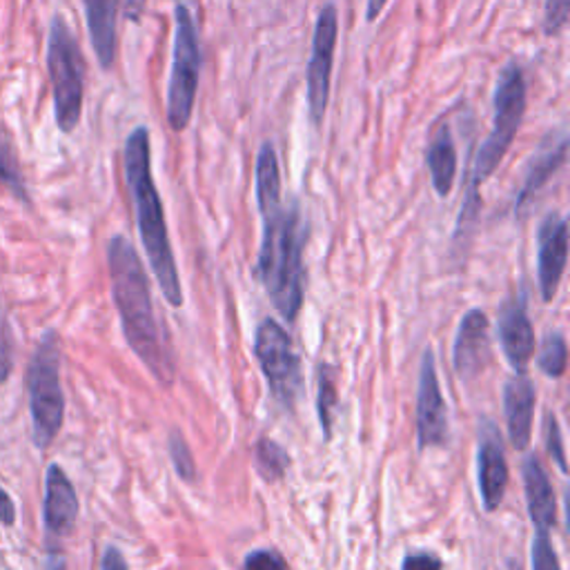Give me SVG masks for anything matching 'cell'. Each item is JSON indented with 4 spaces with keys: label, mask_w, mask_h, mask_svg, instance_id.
I'll use <instances>...</instances> for the list:
<instances>
[{
    "label": "cell",
    "mask_w": 570,
    "mask_h": 570,
    "mask_svg": "<svg viewBox=\"0 0 570 570\" xmlns=\"http://www.w3.org/2000/svg\"><path fill=\"white\" fill-rule=\"evenodd\" d=\"M257 203L263 221L257 276L276 312L293 323L304 308L308 227L297 199L283 203L278 154L270 141L257 156Z\"/></svg>",
    "instance_id": "cell-1"
},
{
    "label": "cell",
    "mask_w": 570,
    "mask_h": 570,
    "mask_svg": "<svg viewBox=\"0 0 570 570\" xmlns=\"http://www.w3.org/2000/svg\"><path fill=\"white\" fill-rule=\"evenodd\" d=\"M111 295L117 304L123 334L134 355L147 366L154 379L169 388L175 383V357L156 321L150 278L130 239L117 235L107 244Z\"/></svg>",
    "instance_id": "cell-2"
},
{
    "label": "cell",
    "mask_w": 570,
    "mask_h": 570,
    "mask_svg": "<svg viewBox=\"0 0 570 570\" xmlns=\"http://www.w3.org/2000/svg\"><path fill=\"white\" fill-rule=\"evenodd\" d=\"M123 169H126V183L132 194L139 235L150 268L156 276V283L165 301L173 308H181L183 306L181 276L175 261L173 244H169L163 201L152 175V143H150V130L145 126H139L128 136L123 147Z\"/></svg>",
    "instance_id": "cell-3"
},
{
    "label": "cell",
    "mask_w": 570,
    "mask_h": 570,
    "mask_svg": "<svg viewBox=\"0 0 570 570\" xmlns=\"http://www.w3.org/2000/svg\"><path fill=\"white\" fill-rule=\"evenodd\" d=\"M524 114H526V76H524V70L520 68V63L510 61L499 72V79H497V87H495V96H492V128L475 156L468 197L464 201L462 216H460V230L477 216L479 188L495 175V169L501 165L503 156L508 154L512 141H515V136L522 128Z\"/></svg>",
    "instance_id": "cell-4"
},
{
    "label": "cell",
    "mask_w": 570,
    "mask_h": 570,
    "mask_svg": "<svg viewBox=\"0 0 570 570\" xmlns=\"http://www.w3.org/2000/svg\"><path fill=\"white\" fill-rule=\"evenodd\" d=\"M29 415L34 443L45 450L59 437L66 419V394L61 388V344L59 334L47 332L27 366Z\"/></svg>",
    "instance_id": "cell-5"
},
{
    "label": "cell",
    "mask_w": 570,
    "mask_h": 570,
    "mask_svg": "<svg viewBox=\"0 0 570 570\" xmlns=\"http://www.w3.org/2000/svg\"><path fill=\"white\" fill-rule=\"evenodd\" d=\"M47 70L54 92L56 126L63 134H72L83 114L85 63L79 40L63 16H54L49 25Z\"/></svg>",
    "instance_id": "cell-6"
},
{
    "label": "cell",
    "mask_w": 570,
    "mask_h": 570,
    "mask_svg": "<svg viewBox=\"0 0 570 570\" xmlns=\"http://www.w3.org/2000/svg\"><path fill=\"white\" fill-rule=\"evenodd\" d=\"M201 79V45L192 10L177 0L175 5V51L173 74L167 85V123L175 132H183L194 114V100Z\"/></svg>",
    "instance_id": "cell-7"
},
{
    "label": "cell",
    "mask_w": 570,
    "mask_h": 570,
    "mask_svg": "<svg viewBox=\"0 0 570 570\" xmlns=\"http://www.w3.org/2000/svg\"><path fill=\"white\" fill-rule=\"evenodd\" d=\"M254 357L268 379L274 402L285 411H295L304 392L301 357L295 351L290 334L272 317H265L257 325Z\"/></svg>",
    "instance_id": "cell-8"
},
{
    "label": "cell",
    "mask_w": 570,
    "mask_h": 570,
    "mask_svg": "<svg viewBox=\"0 0 570 570\" xmlns=\"http://www.w3.org/2000/svg\"><path fill=\"white\" fill-rule=\"evenodd\" d=\"M339 38V12L334 3H325L319 10L314 38H312V56L308 63V114L312 126L319 130L325 119V109L330 100V81L334 68V49Z\"/></svg>",
    "instance_id": "cell-9"
},
{
    "label": "cell",
    "mask_w": 570,
    "mask_h": 570,
    "mask_svg": "<svg viewBox=\"0 0 570 570\" xmlns=\"http://www.w3.org/2000/svg\"><path fill=\"white\" fill-rule=\"evenodd\" d=\"M448 441V406L443 402L435 353L428 348L421 357L417 392V443L419 450L439 448Z\"/></svg>",
    "instance_id": "cell-10"
},
{
    "label": "cell",
    "mask_w": 570,
    "mask_h": 570,
    "mask_svg": "<svg viewBox=\"0 0 570 570\" xmlns=\"http://www.w3.org/2000/svg\"><path fill=\"white\" fill-rule=\"evenodd\" d=\"M477 482L479 497L488 512H495L503 501L508 488V462L503 439L495 421L484 417L479 421V441H477Z\"/></svg>",
    "instance_id": "cell-11"
},
{
    "label": "cell",
    "mask_w": 570,
    "mask_h": 570,
    "mask_svg": "<svg viewBox=\"0 0 570 570\" xmlns=\"http://www.w3.org/2000/svg\"><path fill=\"white\" fill-rule=\"evenodd\" d=\"M568 263V221L559 212L546 214L537 230V281L544 301H553Z\"/></svg>",
    "instance_id": "cell-12"
},
{
    "label": "cell",
    "mask_w": 570,
    "mask_h": 570,
    "mask_svg": "<svg viewBox=\"0 0 570 570\" xmlns=\"http://www.w3.org/2000/svg\"><path fill=\"white\" fill-rule=\"evenodd\" d=\"M497 334L510 368L518 375H526L535 355V330L522 299H510L501 306Z\"/></svg>",
    "instance_id": "cell-13"
},
{
    "label": "cell",
    "mask_w": 570,
    "mask_h": 570,
    "mask_svg": "<svg viewBox=\"0 0 570 570\" xmlns=\"http://www.w3.org/2000/svg\"><path fill=\"white\" fill-rule=\"evenodd\" d=\"M490 361V321L484 310H471L454 336L452 364L464 381H473L482 375Z\"/></svg>",
    "instance_id": "cell-14"
},
{
    "label": "cell",
    "mask_w": 570,
    "mask_h": 570,
    "mask_svg": "<svg viewBox=\"0 0 570 570\" xmlns=\"http://www.w3.org/2000/svg\"><path fill=\"white\" fill-rule=\"evenodd\" d=\"M79 495L59 464H51L45 475L43 522L49 537H68L79 520Z\"/></svg>",
    "instance_id": "cell-15"
},
{
    "label": "cell",
    "mask_w": 570,
    "mask_h": 570,
    "mask_svg": "<svg viewBox=\"0 0 570 570\" xmlns=\"http://www.w3.org/2000/svg\"><path fill=\"white\" fill-rule=\"evenodd\" d=\"M535 404H537V392L526 375H515L506 381L503 413H506L508 437L515 450H526L531 443Z\"/></svg>",
    "instance_id": "cell-16"
},
{
    "label": "cell",
    "mask_w": 570,
    "mask_h": 570,
    "mask_svg": "<svg viewBox=\"0 0 570 570\" xmlns=\"http://www.w3.org/2000/svg\"><path fill=\"white\" fill-rule=\"evenodd\" d=\"M87 29L98 66L107 72L117 61L119 0H83Z\"/></svg>",
    "instance_id": "cell-17"
},
{
    "label": "cell",
    "mask_w": 570,
    "mask_h": 570,
    "mask_svg": "<svg viewBox=\"0 0 570 570\" xmlns=\"http://www.w3.org/2000/svg\"><path fill=\"white\" fill-rule=\"evenodd\" d=\"M566 152H568L566 130L553 132L550 139L542 143V147L537 150V154L529 163L524 186H522L518 203H515L518 212L524 210L529 205V201L553 179V175L566 163Z\"/></svg>",
    "instance_id": "cell-18"
},
{
    "label": "cell",
    "mask_w": 570,
    "mask_h": 570,
    "mask_svg": "<svg viewBox=\"0 0 570 570\" xmlns=\"http://www.w3.org/2000/svg\"><path fill=\"white\" fill-rule=\"evenodd\" d=\"M524 475V490H526V503L531 520L537 531H548L557 522V499L550 486V479L539 462L537 454H529L522 464Z\"/></svg>",
    "instance_id": "cell-19"
},
{
    "label": "cell",
    "mask_w": 570,
    "mask_h": 570,
    "mask_svg": "<svg viewBox=\"0 0 570 570\" xmlns=\"http://www.w3.org/2000/svg\"><path fill=\"white\" fill-rule=\"evenodd\" d=\"M426 165L435 192L446 199L452 192L454 177H458V147H454V139L448 123L437 128L426 150Z\"/></svg>",
    "instance_id": "cell-20"
},
{
    "label": "cell",
    "mask_w": 570,
    "mask_h": 570,
    "mask_svg": "<svg viewBox=\"0 0 570 570\" xmlns=\"http://www.w3.org/2000/svg\"><path fill=\"white\" fill-rule=\"evenodd\" d=\"M252 462L263 482L274 484L285 477L290 468V454L270 437H261L252 448Z\"/></svg>",
    "instance_id": "cell-21"
},
{
    "label": "cell",
    "mask_w": 570,
    "mask_h": 570,
    "mask_svg": "<svg viewBox=\"0 0 570 570\" xmlns=\"http://www.w3.org/2000/svg\"><path fill=\"white\" fill-rule=\"evenodd\" d=\"M317 383H319V396H317V413L319 424L323 430L325 441L332 439V424H334V411L339 406V388H336V370L330 364H319L317 368Z\"/></svg>",
    "instance_id": "cell-22"
},
{
    "label": "cell",
    "mask_w": 570,
    "mask_h": 570,
    "mask_svg": "<svg viewBox=\"0 0 570 570\" xmlns=\"http://www.w3.org/2000/svg\"><path fill=\"white\" fill-rule=\"evenodd\" d=\"M537 366L550 379L563 377L568 366V346H566V336L559 330H553L544 336V344L537 355Z\"/></svg>",
    "instance_id": "cell-23"
},
{
    "label": "cell",
    "mask_w": 570,
    "mask_h": 570,
    "mask_svg": "<svg viewBox=\"0 0 570 570\" xmlns=\"http://www.w3.org/2000/svg\"><path fill=\"white\" fill-rule=\"evenodd\" d=\"M0 181H3L19 199H23V201L27 199L16 147H14L12 134L3 126H0Z\"/></svg>",
    "instance_id": "cell-24"
},
{
    "label": "cell",
    "mask_w": 570,
    "mask_h": 570,
    "mask_svg": "<svg viewBox=\"0 0 570 570\" xmlns=\"http://www.w3.org/2000/svg\"><path fill=\"white\" fill-rule=\"evenodd\" d=\"M169 460H173V466H175L177 475H179L183 482L192 484V482L197 479L194 458H192V452H190V448H188L183 435L177 432V430H175L173 435H169Z\"/></svg>",
    "instance_id": "cell-25"
},
{
    "label": "cell",
    "mask_w": 570,
    "mask_h": 570,
    "mask_svg": "<svg viewBox=\"0 0 570 570\" xmlns=\"http://www.w3.org/2000/svg\"><path fill=\"white\" fill-rule=\"evenodd\" d=\"M544 443L546 450L553 458V462L557 464V468L561 471V475H568V464H566V452H563V437H561V428L555 415H546L544 421Z\"/></svg>",
    "instance_id": "cell-26"
},
{
    "label": "cell",
    "mask_w": 570,
    "mask_h": 570,
    "mask_svg": "<svg viewBox=\"0 0 570 570\" xmlns=\"http://www.w3.org/2000/svg\"><path fill=\"white\" fill-rule=\"evenodd\" d=\"M531 557H533V570H561L559 557L550 542L548 531H537V535L533 539Z\"/></svg>",
    "instance_id": "cell-27"
},
{
    "label": "cell",
    "mask_w": 570,
    "mask_h": 570,
    "mask_svg": "<svg viewBox=\"0 0 570 570\" xmlns=\"http://www.w3.org/2000/svg\"><path fill=\"white\" fill-rule=\"evenodd\" d=\"M570 16V0H546L544 5V34L557 36L566 25Z\"/></svg>",
    "instance_id": "cell-28"
},
{
    "label": "cell",
    "mask_w": 570,
    "mask_h": 570,
    "mask_svg": "<svg viewBox=\"0 0 570 570\" xmlns=\"http://www.w3.org/2000/svg\"><path fill=\"white\" fill-rule=\"evenodd\" d=\"M244 570H288V566H285L283 557L276 550L259 548L246 555Z\"/></svg>",
    "instance_id": "cell-29"
},
{
    "label": "cell",
    "mask_w": 570,
    "mask_h": 570,
    "mask_svg": "<svg viewBox=\"0 0 570 570\" xmlns=\"http://www.w3.org/2000/svg\"><path fill=\"white\" fill-rule=\"evenodd\" d=\"M402 570H443V563L435 553L415 550L404 557Z\"/></svg>",
    "instance_id": "cell-30"
},
{
    "label": "cell",
    "mask_w": 570,
    "mask_h": 570,
    "mask_svg": "<svg viewBox=\"0 0 570 570\" xmlns=\"http://www.w3.org/2000/svg\"><path fill=\"white\" fill-rule=\"evenodd\" d=\"M100 570H130V566L126 561V555L117 546H107L103 553Z\"/></svg>",
    "instance_id": "cell-31"
},
{
    "label": "cell",
    "mask_w": 570,
    "mask_h": 570,
    "mask_svg": "<svg viewBox=\"0 0 570 570\" xmlns=\"http://www.w3.org/2000/svg\"><path fill=\"white\" fill-rule=\"evenodd\" d=\"M0 522H3L5 526H14L16 524L14 499L10 497L8 490H3V486H0Z\"/></svg>",
    "instance_id": "cell-32"
},
{
    "label": "cell",
    "mask_w": 570,
    "mask_h": 570,
    "mask_svg": "<svg viewBox=\"0 0 570 570\" xmlns=\"http://www.w3.org/2000/svg\"><path fill=\"white\" fill-rule=\"evenodd\" d=\"M145 3H147V0H123L126 19H128V21H132V23H139V21L143 19Z\"/></svg>",
    "instance_id": "cell-33"
},
{
    "label": "cell",
    "mask_w": 570,
    "mask_h": 570,
    "mask_svg": "<svg viewBox=\"0 0 570 570\" xmlns=\"http://www.w3.org/2000/svg\"><path fill=\"white\" fill-rule=\"evenodd\" d=\"M45 570H68V561L63 557V553L49 548L47 561H45Z\"/></svg>",
    "instance_id": "cell-34"
},
{
    "label": "cell",
    "mask_w": 570,
    "mask_h": 570,
    "mask_svg": "<svg viewBox=\"0 0 570 570\" xmlns=\"http://www.w3.org/2000/svg\"><path fill=\"white\" fill-rule=\"evenodd\" d=\"M388 5V0H368V8H366V21L375 23L379 19V14L383 12V8Z\"/></svg>",
    "instance_id": "cell-35"
}]
</instances>
